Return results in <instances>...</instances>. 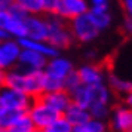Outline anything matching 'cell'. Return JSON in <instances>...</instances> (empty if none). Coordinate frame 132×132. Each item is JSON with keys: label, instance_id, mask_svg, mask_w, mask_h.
Wrapping results in <instances>:
<instances>
[{"label": "cell", "instance_id": "6da1fadb", "mask_svg": "<svg viewBox=\"0 0 132 132\" xmlns=\"http://www.w3.org/2000/svg\"><path fill=\"white\" fill-rule=\"evenodd\" d=\"M48 21V37L46 42L51 43L56 49H64L70 46L73 42V34L70 31V27L64 24L65 19L61 18L60 15H49Z\"/></svg>", "mask_w": 132, "mask_h": 132}, {"label": "cell", "instance_id": "7a4b0ae2", "mask_svg": "<svg viewBox=\"0 0 132 132\" xmlns=\"http://www.w3.org/2000/svg\"><path fill=\"white\" fill-rule=\"evenodd\" d=\"M27 113L30 116V119L33 120L36 129H48L49 126L61 116V113L55 111L52 107H49L48 104L43 102L39 96L33 100L30 108L27 110Z\"/></svg>", "mask_w": 132, "mask_h": 132}, {"label": "cell", "instance_id": "3957f363", "mask_svg": "<svg viewBox=\"0 0 132 132\" xmlns=\"http://www.w3.org/2000/svg\"><path fill=\"white\" fill-rule=\"evenodd\" d=\"M70 31L73 34V39L86 43L94 40L101 30L96 27L95 21L92 19L89 12H85L76 18L70 19Z\"/></svg>", "mask_w": 132, "mask_h": 132}, {"label": "cell", "instance_id": "277c9868", "mask_svg": "<svg viewBox=\"0 0 132 132\" xmlns=\"http://www.w3.org/2000/svg\"><path fill=\"white\" fill-rule=\"evenodd\" d=\"M108 74L132 82V43L123 46L119 52H116L113 60L108 61Z\"/></svg>", "mask_w": 132, "mask_h": 132}, {"label": "cell", "instance_id": "5b68a950", "mask_svg": "<svg viewBox=\"0 0 132 132\" xmlns=\"http://www.w3.org/2000/svg\"><path fill=\"white\" fill-rule=\"evenodd\" d=\"M0 102L3 107L19 110V111H27L33 102V98L18 89H13V88L3 85V86H0Z\"/></svg>", "mask_w": 132, "mask_h": 132}, {"label": "cell", "instance_id": "8992f818", "mask_svg": "<svg viewBox=\"0 0 132 132\" xmlns=\"http://www.w3.org/2000/svg\"><path fill=\"white\" fill-rule=\"evenodd\" d=\"M16 64H19L18 70H22V71L45 70V67H46V64H48V58H46L45 55L36 52V51L21 48L19 60H18Z\"/></svg>", "mask_w": 132, "mask_h": 132}, {"label": "cell", "instance_id": "52a82bcc", "mask_svg": "<svg viewBox=\"0 0 132 132\" xmlns=\"http://www.w3.org/2000/svg\"><path fill=\"white\" fill-rule=\"evenodd\" d=\"M21 46L18 42L11 39L0 40V70H7L13 67L19 60Z\"/></svg>", "mask_w": 132, "mask_h": 132}, {"label": "cell", "instance_id": "ba28073f", "mask_svg": "<svg viewBox=\"0 0 132 132\" xmlns=\"http://www.w3.org/2000/svg\"><path fill=\"white\" fill-rule=\"evenodd\" d=\"M43 102H46L49 107H52L55 111L58 113H64L68 105L71 104V95L67 92L65 89H60V90H52V92H43L42 95L39 96Z\"/></svg>", "mask_w": 132, "mask_h": 132}, {"label": "cell", "instance_id": "9c48e42d", "mask_svg": "<svg viewBox=\"0 0 132 132\" xmlns=\"http://www.w3.org/2000/svg\"><path fill=\"white\" fill-rule=\"evenodd\" d=\"M88 11H89L88 0H61L56 15H60L65 21H70Z\"/></svg>", "mask_w": 132, "mask_h": 132}, {"label": "cell", "instance_id": "30bf717a", "mask_svg": "<svg viewBox=\"0 0 132 132\" xmlns=\"http://www.w3.org/2000/svg\"><path fill=\"white\" fill-rule=\"evenodd\" d=\"M25 37H30L34 40H46L48 37V21L36 16V15H28L25 18Z\"/></svg>", "mask_w": 132, "mask_h": 132}, {"label": "cell", "instance_id": "8fae6325", "mask_svg": "<svg viewBox=\"0 0 132 132\" xmlns=\"http://www.w3.org/2000/svg\"><path fill=\"white\" fill-rule=\"evenodd\" d=\"M18 43L21 48L36 51L39 54L45 55L46 58H54L58 55V49L52 46L51 43H48L46 40H34L30 37H21V39H18Z\"/></svg>", "mask_w": 132, "mask_h": 132}, {"label": "cell", "instance_id": "7c38bea8", "mask_svg": "<svg viewBox=\"0 0 132 132\" xmlns=\"http://www.w3.org/2000/svg\"><path fill=\"white\" fill-rule=\"evenodd\" d=\"M111 126L116 132H132V108H116L111 119Z\"/></svg>", "mask_w": 132, "mask_h": 132}, {"label": "cell", "instance_id": "4fadbf2b", "mask_svg": "<svg viewBox=\"0 0 132 132\" xmlns=\"http://www.w3.org/2000/svg\"><path fill=\"white\" fill-rule=\"evenodd\" d=\"M45 71L48 73V74H51V76H55V77L64 80V79L73 71V64L68 60L60 58V56L56 55V56H54L51 61H48V64L45 67Z\"/></svg>", "mask_w": 132, "mask_h": 132}, {"label": "cell", "instance_id": "5bb4252c", "mask_svg": "<svg viewBox=\"0 0 132 132\" xmlns=\"http://www.w3.org/2000/svg\"><path fill=\"white\" fill-rule=\"evenodd\" d=\"M62 116H64L74 128H79V126L85 125V123L92 117L88 108L82 107V105H77V104H74V102H71V104L68 105V108L62 113Z\"/></svg>", "mask_w": 132, "mask_h": 132}, {"label": "cell", "instance_id": "9a60e30c", "mask_svg": "<svg viewBox=\"0 0 132 132\" xmlns=\"http://www.w3.org/2000/svg\"><path fill=\"white\" fill-rule=\"evenodd\" d=\"M77 76L83 85H96L104 82V71L100 65H83L77 70Z\"/></svg>", "mask_w": 132, "mask_h": 132}, {"label": "cell", "instance_id": "2e32d148", "mask_svg": "<svg viewBox=\"0 0 132 132\" xmlns=\"http://www.w3.org/2000/svg\"><path fill=\"white\" fill-rule=\"evenodd\" d=\"M88 12L92 16V19L95 21L96 27L100 30L107 28L111 22V15L108 12V6H90Z\"/></svg>", "mask_w": 132, "mask_h": 132}, {"label": "cell", "instance_id": "e0dca14e", "mask_svg": "<svg viewBox=\"0 0 132 132\" xmlns=\"http://www.w3.org/2000/svg\"><path fill=\"white\" fill-rule=\"evenodd\" d=\"M24 113H27V111H19V110H13V108L2 107V110H0V128L9 129L16 122L19 116Z\"/></svg>", "mask_w": 132, "mask_h": 132}, {"label": "cell", "instance_id": "ac0fdd59", "mask_svg": "<svg viewBox=\"0 0 132 132\" xmlns=\"http://www.w3.org/2000/svg\"><path fill=\"white\" fill-rule=\"evenodd\" d=\"M36 131H37L36 126L33 123V120L30 119L28 113L21 114L16 119V122L7 129V132H36Z\"/></svg>", "mask_w": 132, "mask_h": 132}, {"label": "cell", "instance_id": "d6986e66", "mask_svg": "<svg viewBox=\"0 0 132 132\" xmlns=\"http://www.w3.org/2000/svg\"><path fill=\"white\" fill-rule=\"evenodd\" d=\"M43 92H52V90H60L64 89V80L51 76L43 70V83H42Z\"/></svg>", "mask_w": 132, "mask_h": 132}, {"label": "cell", "instance_id": "ffe728a7", "mask_svg": "<svg viewBox=\"0 0 132 132\" xmlns=\"http://www.w3.org/2000/svg\"><path fill=\"white\" fill-rule=\"evenodd\" d=\"M15 3L21 6L27 13L30 15H37L42 13V3L40 0H15Z\"/></svg>", "mask_w": 132, "mask_h": 132}, {"label": "cell", "instance_id": "44dd1931", "mask_svg": "<svg viewBox=\"0 0 132 132\" xmlns=\"http://www.w3.org/2000/svg\"><path fill=\"white\" fill-rule=\"evenodd\" d=\"M48 129H51L52 132H73V131H74V126H73L71 123H70V122H68L62 114H61L60 117L55 120Z\"/></svg>", "mask_w": 132, "mask_h": 132}, {"label": "cell", "instance_id": "7402d4cb", "mask_svg": "<svg viewBox=\"0 0 132 132\" xmlns=\"http://www.w3.org/2000/svg\"><path fill=\"white\" fill-rule=\"evenodd\" d=\"M79 128H83V129L90 131V132H105V131H107L105 123H104L101 119H94V117H90L85 125L79 126Z\"/></svg>", "mask_w": 132, "mask_h": 132}, {"label": "cell", "instance_id": "603a6c76", "mask_svg": "<svg viewBox=\"0 0 132 132\" xmlns=\"http://www.w3.org/2000/svg\"><path fill=\"white\" fill-rule=\"evenodd\" d=\"M42 3V12H46L49 15H55L58 12L61 0H40Z\"/></svg>", "mask_w": 132, "mask_h": 132}, {"label": "cell", "instance_id": "cb8c5ba5", "mask_svg": "<svg viewBox=\"0 0 132 132\" xmlns=\"http://www.w3.org/2000/svg\"><path fill=\"white\" fill-rule=\"evenodd\" d=\"M122 6H123L126 16H129L132 19V0H122Z\"/></svg>", "mask_w": 132, "mask_h": 132}, {"label": "cell", "instance_id": "d4e9b609", "mask_svg": "<svg viewBox=\"0 0 132 132\" xmlns=\"http://www.w3.org/2000/svg\"><path fill=\"white\" fill-rule=\"evenodd\" d=\"M123 30H125L126 36H132V19L129 16H126L123 21Z\"/></svg>", "mask_w": 132, "mask_h": 132}, {"label": "cell", "instance_id": "484cf974", "mask_svg": "<svg viewBox=\"0 0 132 132\" xmlns=\"http://www.w3.org/2000/svg\"><path fill=\"white\" fill-rule=\"evenodd\" d=\"M15 0H0V11H9L13 6Z\"/></svg>", "mask_w": 132, "mask_h": 132}, {"label": "cell", "instance_id": "4316f807", "mask_svg": "<svg viewBox=\"0 0 132 132\" xmlns=\"http://www.w3.org/2000/svg\"><path fill=\"white\" fill-rule=\"evenodd\" d=\"M90 6H108V0H89Z\"/></svg>", "mask_w": 132, "mask_h": 132}, {"label": "cell", "instance_id": "83f0119b", "mask_svg": "<svg viewBox=\"0 0 132 132\" xmlns=\"http://www.w3.org/2000/svg\"><path fill=\"white\" fill-rule=\"evenodd\" d=\"M125 102L129 108H132V90H129V92L125 94Z\"/></svg>", "mask_w": 132, "mask_h": 132}, {"label": "cell", "instance_id": "f1b7e54d", "mask_svg": "<svg viewBox=\"0 0 132 132\" xmlns=\"http://www.w3.org/2000/svg\"><path fill=\"white\" fill-rule=\"evenodd\" d=\"M5 39H9V34H7L5 30L0 28V40H5Z\"/></svg>", "mask_w": 132, "mask_h": 132}, {"label": "cell", "instance_id": "f546056e", "mask_svg": "<svg viewBox=\"0 0 132 132\" xmlns=\"http://www.w3.org/2000/svg\"><path fill=\"white\" fill-rule=\"evenodd\" d=\"M73 132H90V131H86V129H83V128H74Z\"/></svg>", "mask_w": 132, "mask_h": 132}, {"label": "cell", "instance_id": "4dcf8cb0", "mask_svg": "<svg viewBox=\"0 0 132 132\" xmlns=\"http://www.w3.org/2000/svg\"><path fill=\"white\" fill-rule=\"evenodd\" d=\"M36 132H52L51 129H37Z\"/></svg>", "mask_w": 132, "mask_h": 132}, {"label": "cell", "instance_id": "1f68e13d", "mask_svg": "<svg viewBox=\"0 0 132 132\" xmlns=\"http://www.w3.org/2000/svg\"><path fill=\"white\" fill-rule=\"evenodd\" d=\"M0 132H7V129H5V128H0Z\"/></svg>", "mask_w": 132, "mask_h": 132}, {"label": "cell", "instance_id": "d6a6232c", "mask_svg": "<svg viewBox=\"0 0 132 132\" xmlns=\"http://www.w3.org/2000/svg\"><path fill=\"white\" fill-rule=\"evenodd\" d=\"M2 107H3V105H2V102H0V110H2Z\"/></svg>", "mask_w": 132, "mask_h": 132}]
</instances>
